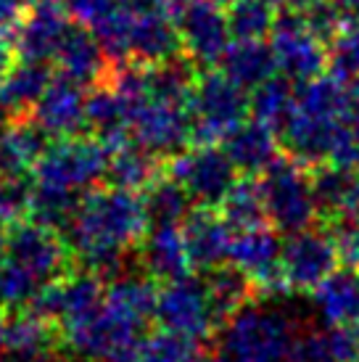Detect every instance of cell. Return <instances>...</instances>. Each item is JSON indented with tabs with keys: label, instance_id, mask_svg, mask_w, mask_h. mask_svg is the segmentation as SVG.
<instances>
[{
	"label": "cell",
	"instance_id": "277c9868",
	"mask_svg": "<svg viewBox=\"0 0 359 362\" xmlns=\"http://www.w3.org/2000/svg\"><path fill=\"white\" fill-rule=\"evenodd\" d=\"M74 357L88 362H138L148 339V322H140L103 302L100 312L69 328H61Z\"/></svg>",
	"mask_w": 359,
	"mask_h": 362
},
{
	"label": "cell",
	"instance_id": "60d3db41",
	"mask_svg": "<svg viewBox=\"0 0 359 362\" xmlns=\"http://www.w3.org/2000/svg\"><path fill=\"white\" fill-rule=\"evenodd\" d=\"M328 64L339 80H343V82L359 80V27L357 24H346V27L330 40Z\"/></svg>",
	"mask_w": 359,
	"mask_h": 362
},
{
	"label": "cell",
	"instance_id": "f5cc1de1",
	"mask_svg": "<svg viewBox=\"0 0 359 362\" xmlns=\"http://www.w3.org/2000/svg\"><path fill=\"white\" fill-rule=\"evenodd\" d=\"M6 246H8V225L0 222V264L6 259Z\"/></svg>",
	"mask_w": 359,
	"mask_h": 362
},
{
	"label": "cell",
	"instance_id": "8fae6325",
	"mask_svg": "<svg viewBox=\"0 0 359 362\" xmlns=\"http://www.w3.org/2000/svg\"><path fill=\"white\" fill-rule=\"evenodd\" d=\"M269 48L278 71L293 85L314 80L328 66V45L304 21L301 11H286L269 32Z\"/></svg>",
	"mask_w": 359,
	"mask_h": 362
},
{
	"label": "cell",
	"instance_id": "d6a6232c",
	"mask_svg": "<svg viewBox=\"0 0 359 362\" xmlns=\"http://www.w3.org/2000/svg\"><path fill=\"white\" fill-rule=\"evenodd\" d=\"M312 185L319 204V214L341 220L351 202L354 191V170H343L336 164H319L312 172Z\"/></svg>",
	"mask_w": 359,
	"mask_h": 362
},
{
	"label": "cell",
	"instance_id": "2e32d148",
	"mask_svg": "<svg viewBox=\"0 0 359 362\" xmlns=\"http://www.w3.org/2000/svg\"><path fill=\"white\" fill-rule=\"evenodd\" d=\"M71 30V16L59 0H32L24 16L11 30V42L21 59L53 61Z\"/></svg>",
	"mask_w": 359,
	"mask_h": 362
},
{
	"label": "cell",
	"instance_id": "8d00e7d4",
	"mask_svg": "<svg viewBox=\"0 0 359 362\" xmlns=\"http://www.w3.org/2000/svg\"><path fill=\"white\" fill-rule=\"evenodd\" d=\"M225 8L233 40H267L278 21L267 0H228Z\"/></svg>",
	"mask_w": 359,
	"mask_h": 362
},
{
	"label": "cell",
	"instance_id": "bcb514c9",
	"mask_svg": "<svg viewBox=\"0 0 359 362\" xmlns=\"http://www.w3.org/2000/svg\"><path fill=\"white\" fill-rule=\"evenodd\" d=\"M32 0H0V32L6 35L16 27Z\"/></svg>",
	"mask_w": 359,
	"mask_h": 362
},
{
	"label": "cell",
	"instance_id": "9f6ffc18",
	"mask_svg": "<svg viewBox=\"0 0 359 362\" xmlns=\"http://www.w3.org/2000/svg\"><path fill=\"white\" fill-rule=\"evenodd\" d=\"M180 3H182V0H180Z\"/></svg>",
	"mask_w": 359,
	"mask_h": 362
},
{
	"label": "cell",
	"instance_id": "484cf974",
	"mask_svg": "<svg viewBox=\"0 0 359 362\" xmlns=\"http://www.w3.org/2000/svg\"><path fill=\"white\" fill-rule=\"evenodd\" d=\"M48 141L50 138L32 117L11 119L8 127L0 132V175H30L50 146Z\"/></svg>",
	"mask_w": 359,
	"mask_h": 362
},
{
	"label": "cell",
	"instance_id": "9c48e42d",
	"mask_svg": "<svg viewBox=\"0 0 359 362\" xmlns=\"http://www.w3.org/2000/svg\"><path fill=\"white\" fill-rule=\"evenodd\" d=\"M280 257H283V241L278 238L275 228L257 225L246 230H233L228 262L243 275H249L257 293L267 302H280L290 293V286L280 267Z\"/></svg>",
	"mask_w": 359,
	"mask_h": 362
},
{
	"label": "cell",
	"instance_id": "f907efd6",
	"mask_svg": "<svg viewBox=\"0 0 359 362\" xmlns=\"http://www.w3.org/2000/svg\"><path fill=\"white\" fill-rule=\"evenodd\" d=\"M272 8H280V11H304L310 8L312 3H317V0H267Z\"/></svg>",
	"mask_w": 359,
	"mask_h": 362
},
{
	"label": "cell",
	"instance_id": "11a10c76",
	"mask_svg": "<svg viewBox=\"0 0 359 362\" xmlns=\"http://www.w3.org/2000/svg\"><path fill=\"white\" fill-rule=\"evenodd\" d=\"M201 362H233L230 357H225V354H217V357H209V360H201Z\"/></svg>",
	"mask_w": 359,
	"mask_h": 362
},
{
	"label": "cell",
	"instance_id": "c3c4849f",
	"mask_svg": "<svg viewBox=\"0 0 359 362\" xmlns=\"http://www.w3.org/2000/svg\"><path fill=\"white\" fill-rule=\"evenodd\" d=\"M6 362H64V357L59 354V349H42L32 354H8Z\"/></svg>",
	"mask_w": 359,
	"mask_h": 362
},
{
	"label": "cell",
	"instance_id": "f35d334b",
	"mask_svg": "<svg viewBox=\"0 0 359 362\" xmlns=\"http://www.w3.org/2000/svg\"><path fill=\"white\" fill-rule=\"evenodd\" d=\"M40 288L42 286L35 278H30L27 272L19 270L16 264H11L8 259H3V264H0V312L27 310Z\"/></svg>",
	"mask_w": 359,
	"mask_h": 362
},
{
	"label": "cell",
	"instance_id": "ffe728a7",
	"mask_svg": "<svg viewBox=\"0 0 359 362\" xmlns=\"http://www.w3.org/2000/svg\"><path fill=\"white\" fill-rule=\"evenodd\" d=\"M180 32L177 24L164 8H132L130 24V61L138 64H161L180 56Z\"/></svg>",
	"mask_w": 359,
	"mask_h": 362
},
{
	"label": "cell",
	"instance_id": "7bdbcfd3",
	"mask_svg": "<svg viewBox=\"0 0 359 362\" xmlns=\"http://www.w3.org/2000/svg\"><path fill=\"white\" fill-rule=\"evenodd\" d=\"M301 13H304V21L310 24V30L325 42H330L346 27L343 24V13L330 0H317V3H312L310 8H304Z\"/></svg>",
	"mask_w": 359,
	"mask_h": 362
},
{
	"label": "cell",
	"instance_id": "f6af8a7d",
	"mask_svg": "<svg viewBox=\"0 0 359 362\" xmlns=\"http://www.w3.org/2000/svg\"><path fill=\"white\" fill-rule=\"evenodd\" d=\"M61 6L66 8V13L71 16V21H77L82 27H93L95 21L109 13L119 0H59Z\"/></svg>",
	"mask_w": 359,
	"mask_h": 362
},
{
	"label": "cell",
	"instance_id": "1f68e13d",
	"mask_svg": "<svg viewBox=\"0 0 359 362\" xmlns=\"http://www.w3.org/2000/svg\"><path fill=\"white\" fill-rule=\"evenodd\" d=\"M143 202H146L151 225H182L196 204L185 191V185L175 180L172 175L156 177L151 182L143 191Z\"/></svg>",
	"mask_w": 359,
	"mask_h": 362
},
{
	"label": "cell",
	"instance_id": "8992f818",
	"mask_svg": "<svg viewBox=\"0 0 359 362\" xmlns=\"http://www.w3.org/2000/svg\"><path fill=\"white\" fill-rule=\"evenodd\" d=\"M188 106L193 114V141L199 146H217L233 127L249 119L251 95L225 71H206L196 77Z\"/></svg>",
	"mask_w": 359,
	"mask_h": 362
},
{
	"label": "cell",
	"instance_id": "6da1fadb",
	"mask_svg": "<svg viewBox=\"0 0 359 362\" xmlns=\"http://www.w3.org/2000/svg\"><path fill=\"white\" fill-rule=\"evenodd\" d=\"M148 228L151 220L143 196L109 185L82 196L64 235L85 270L114 281L122 275L127 252L143 241Z\"/></svg>",
	"mask_w": 359,
	"mask_h": 362
},
{
	"label": "cell",
	"instance_id": "e0dca14e",
	"mask_svg": "<svg viewBox=\"0 0 359 362\" xmlns=\"http://www.w3.org/2000/svg\"><path fill=\"white\" fill-rule=\"evenodd\" d=\"M32 119L40 124V130L53 138V141H64V138H77L85 127H88V98H85V88L77 82L59 77L50 80L45 88L42 98L37 101Z\"/></svg>",
	"mask_w": 359,
	"mask_h": 362
},
{
	"label": "cell",
	"instance_id": "ab89813d",
	"mask_svg": "<svg viewBox=\"0 0 359 362\" xmlns=\"http://www.w3.org/2000/svg\"><path fill=\"white\" fill-rule=\"evenodd\" d=\"M35 180L30 175H0V222L16 225L30 217Z\"/></svg>",
	"mask_w": 359,
	"mask_h": 362
},
{
	"label": "cell",
	"instance_id": "e575fe53",
	"mask_svg": "<svg viewBox=\"0 0 359 362\" xmlns=\"http://www.w3.org/2000/svg\"><path fill=\"white\" fill-rule=\"evenodd\" d=\"M220 214L233 230H246V228L264 225L267 209H264L259 182H254L251 177H243V180L235 182L228 196L222 199Z\"/></svg>",
	"mask_w": 359,
	"mask_h": 362
},
{
	"label": "cell",
	"instance_id": "836d02e7",
	"mask_svg": "<svg viewBox=\"0 0 359 362\" xmlns=\"http://www.w3.org/2000/svg\"><path fill=\"white\" fill-rule=\"evenodd\" d=\"M249 95L251 117L269 124L275 132L283 127V122L288 119V114L293 111V103H296V88L283 74L269 77L267 82H261L259 88H254Z\"/></svg>",
	"mask_w": 359,
	"mask_h": 362
},
{
	"label": "cell",
	"instance_id": "3957f363",
	"mask_svg": "<svg viewBox=\"0 0 359 362\" xmlns=\"http://www.w3.org/2000/svg\"><path fill=\"white\" fill-rule=\"evenodd\" d=\"M296 325L275 302H249L222 328L220 349L233 362H290Z\"/></svg>",
	"mask_w": 359,
	"mask_h": 362
},
{
	"label": "cell",
	"instance_id": "d6986e66",
	"mask_svg": "<svg viewBox=\"0 0 359 362\" xmlns=\"http://www.w3.org/2000/svg\"><path fill=\"white\" fill-rule=\"evenodd\" d=\"M53 61L61 77L77 82L80 88H95L109 77V56L93 30L82 24H71Z\"/></svg>",
	"mask_w": 359,
	"mask_h": 362
},
{
	"label": "cell",
	"instance_id": "d4e9b609",
	"mask_svg": "<svg viewBox=\"0 0 359 362\" xmlns=\"http://www.w3.org/2000/svg\"><path fill=\"white\" fill-rule=\"evenodd\" d=\"M88 127L93 138H98L109 151L132 141L130 106L109 82L95 85V90L88 95Z\"/></svg>",
	"mask_w": 359,
	"mask_h": 362
},
{
	"label": "cell",
	"instance_id": "4dcf8cb0",
	"mask_svg": "<svg viewBox=\"0 0 359 362\" xmlns=\"http://www.w3.org/2000/svg\"><path fill=\"white\" fill-rule=\"evenodd\" d=\"M61 328L32 310L11 312L6 317V346L8 354H32L42 349H59Z\"/></svg>",
	"mask_w": 359,
	"mask_h": 362
},
{
	"label": "cell",
	"instance_id": "ee69618b",
	"mask_svg": "<svg viewBox=\"0 0 359 362\" xmlns=\"http://www.w3.org/2000/svg\"><path fill=\"white\" fill-rule=\"evenodd\" d=\"M330 235L336 241L341 264L359 270V220H333Z\"/></svg>",
	"mask_w": 359,
	"mask_h": 362
},
{
	"label": "cell",
	"instance_id": "cb8c5ba5",
	"mask_svg": "<svg viewBox=\"0 0 359 362\" xmlns=\"http://www.w3.org/2000/svg\"><path fill=\"white\" fill-rule=\"evenodd\" d=\"M312 304L325 325H354L359 322V270L336 267L312 291Z\"/></svg>",
	"mask_w": 359,
	"mask_h": 362
},
{
	"label": "cell",
	"instance_id": "83f0119b",
	"mask_svg": "<svg viewBox=\"0 0 359 362\" xmlns=\"http://www.w3.org/2000/svg\"><path fill=\"white\" fill-rule=\"evenodd\" d=\"M204 283H206L209 307L217 325H225L233 315H238L251 302V293L257 291L249 275H243L233 264H222L217 270L206 272Z\"/></svg>",
	"mask_w": 359,
	"mask_h": 362
},
{
	"label": "cell",
	"instance_id": "b9f144b4",
	"mask_svg": "<svg viewBox=\"0 0 359 362\" xmlns=\"http://www.w3.org/2000/svg\"><path fill=\"white\" fill-rule=\"evenodd\" d=\"M322 341L328 346L333 362H359V322L354 325H328Z\"/></svg>",
	"mask_w": 359,
	"mask_h": 362
},
{
	"label": "cell",
	"instance_id": "681fc988",
	"mask_svg": "<svg viewBox=\"0 0 359 362\" xmlns=\"http://www.w3.org/2000/svg\"><path fill=\"white\" fill-rule=\"evenodd\" d=\"M124 6H130L135 11H146V8H177L180 0H122Z\"/></svg>",
	"mask_w": 359,
	"mask_h": 362
},
{
	"label": "cell",
	"instance_id": "5b68a950",
	"mask_svg": "<svg viewBox=\"0 0 359 362\" xmlns=\"http://www.w3.org/2000/svg\"><path fill=\"white\" fill-rule=\"evenodd\" d=\"M261 199L267 220L278 233L307 230L319 217V204L312 185V172L290 156H278L261 172Z\"/></svg>",
	"mask_w": 359,
	"mask_h": 362
},
{
	"label": "cell",
	"instance_id": "44dd1931",
	"mask_svg": "<svg viewBox=\"0 0 359 362\" xmlns=\"http://www.w3.org/2000/svg\"><path fill=\"white\" fill-rule=\"evenodd\" d=\"M140 264L153 281L170 283L193 270L180 225H151L140 241Z\"/></svg>",
	"mask_w": 359,
	"mask_h": 362
},
{
	"label": "cell",
	"instance_id": "7dc6e473",
	"mask_svg": "<svg viewBox=\"0 0 359 362\" xmlns=\"http://www.w3.org/2000/svg\"><path fill=\"white\" fill-rule=\"evenodd\" d=\"M16 48H13V42L0 32V82L6 80V74L13 69V64H16Z\"/></svg>",
	"mask_w": 359,
	"mask_h": 362
},
{
	"label": "cell",
	"instance_id": "f1b7e54d",
	"mask_svg": "<svg viewBox=\"0 0 359 362\" xmlns=\"http://www.w3.org/2000/svg\"><path fill=\"white\" fill-rule=\"evenodd\" d=\"M156 177H159V156L146 151L143 146L130 141L119 148H111L109 170H106L109 185L143 193Z\"/></svg>",
	"mask_w": 359,
	"mask_h": 362
},
{
	"label": "cell",
	"instance_id": "4316f807",
	"mask_svg": "<svg viewBox=\"0 0 359 362\" xmlns=\"http://www.w3.org/2000/svg\"><path fill=\"white\" fill-rule=\"evenodd\" d=\"M222 71L233 82H238L243 90H254L269 77H275L278 64L272 56L269 42L264 40H233L220 61Z\"/></svg>",
	"mask_w": 359,
	"mask_h": 362
},
{
	"label": "cell",
	"instance_id": "d590c367",
	"mask_svg": "<svg viewBox=\"0 0 359 362\" xmlns=\"http://www.w3.org/2000/svg\"><path fill=\"white\" fill-rule=\"evenodd\" d=\"M80 202H82L80 193L61 191V188H50V185L35 182L30 217L35 222H40V225H45V228L64 233L69 228V222L74 220Z\"/></svg>",
	"mask_w": 359,
	"mask_h": 362
},
{
	"label": "cell",
	"instance_id": "ba28073f",
	"mask_svg": "<svg viewBox=\"0 0 359 362\" xmlns=\"http://www.w3.org/2000/svg\"><path fill=\"white\" fill-rule=\"evenodd\" d=\"M132 141L153 156H177L193 141V114L188 101L146 95L130 109Z\"/></svg>",
	"mask_w": 359,
	"mask_h": 362
},
{
	"label": "cell",
	"instance_id": "603a6c76",
	"mask_svg": "<svg viewBox=\"0 0 359 362\" xmlns=\"http://www.w3.org/2000/svg\"><path fill=\"white\" fill-rule=\"evenodd\" d=\"M50 69L45 61L21 59L0 82V114L8 119L32 117V111L50 85Z\"/></svg>",
	"mask_w": 359,
	"mask_h": 362
},
{
	"label": "cell",
	"instance_id": "4fadbf2b",
	"mask_svg": "<svg viewBox=\"0 0 359 362\" xmlns=\"http://www.w3.org/2000/svg\"><path fill=\"white\" fill-rule=\"evenodd\" d=\"M235 164L222 151V146H199L185 148L170 161V175L185 185L190 199L199 206H220L230 188L238 182Z\"/></svg>",
	"mask_w": 359,
	"mask_h": 362
},
{
	"label": "cell",
	"instance_id": "816d5d0a",
	"mask_svg": "<svg viewBox=\"0 0 359 362\" xmlns=\"http://www.w3.org/2000/svg\"><path fill=\"white\" fill-rule=\"evenodd\" d=\"M336 8L343 13V16H351V19H359V0H330Z\"/></svg>",
	"mask_w": 359,
	"mask_h": 362
},
{
	"label": "cell",
	"instance_id": "7a4b0ae2",
	"mask_svg": "<svg viewBox=\"0 0 359 362\" xmlns=\"http://www.w3.org/2000/svg\"><path fill=\"white\" fill-rule=\"evenodd\" d=\"M354 103L357 101L351 98L346 82L336 74H319L304 82L296 90L293 111L278 130L280 143L290 159L301 161L304 167L328 164L341 130L349 124Z\"/></svg>",
	"mask_w": 359,
	"mask_h": 362
},
{
	"label": "cell",
	"instance_id": "db71d44e",
	"mask_svg": "<svg viewBox=\"0 0 359 362\" xmlns=\"http://www.w3.org/2000/svg\"><path fill=\"white\" fill-rule=\"evenodd\" d=\"M349 127H351V132H354V138L359 141V103H354V109H351V114H349Z\"/></svg>",
	"mask_w": 359,
	"mask_h": 362
},
{
	"label": "cell",
	"instance_id": "52a82bcc",
	"mask_svg": "<svg viewBox=\"0 0 359 362\" xmlns=\"http://www.w3.org/2000/svg\"><path fill=\"white\" fill-rule=\"evenodd\" d=\"M109 153L98 138H64L45 148L32 170V180L85 196L106 177Z\"/></svg>",
	"mask_w": 359,
	"mask_h": 362
},
{
	"label": "cell",
	"instance_id": "7402d4cb",
	"mask_svg": "<svg viewBox=\"0 0 359 362\" xmlns=\"http://www.w3.org/2000/svg\"><path fill=\"white\" fill-rule=\"evenodd\" d=\"M220 146L235 164V170L246 175H259L280 156V135L254 117L233 127Z\"/></svg>",
	"mask_w": 359,
	"mask_h": 362
},
{
	"label": "cell",
	"instance_id": "7c38bea8",
	"mask_svg": "<svg viewBox=\"0 0 359 362\" xmlns=\"http://www.w3.org/2000/svg\"><path fill=\"white\" fill-rule=\"evenodd\" d=\"M175 24L182 51L196 66L220 64L233 42L228 24V8L222 0H182L175 8Z\"/></svg>",
	"mask_w": 359,
	"mask_h": 362
},
{
	"label": "cell",
	"instance_id": "5bb4252c",
	"mask_svg": "<svg viewBox=\"0 0 359 362\" xmlns=\"http://www.w3.org/2000/svg\"><path fill=\"white\" fill-rule=\"evenodd\" d=\"M156 320L167 331L188 333L204 341L217 328L209 307L206 283L190 272L177 281L164 283L156 296Z\"/></svg>",
	"mask_w": 359,
	"mask_h": 362
},
{
	"label": "cell",
	"instance_id": "9a60e30c",
	"mask_svg": "<svg viewBox=\"0 0 359 362\" xmlns=\"http://www.w3.org/2000/svg\"><path fill=\"white\" fill-rule=\"evenodd\" d=\"M339 262L336 241H333L330 230L307 228V230L288 235V241L283 243L280 267H283L290 291L312 293L339 267Z\"/></svg>",
	"mask_w": 359,
	"mask_h": 362
},
{
	"label": "cell",
	"instance_id": "30bf717a",
	"mask_svg": "<svg viewBox=\"0 0 359 362\" xmlns=\"http://www.w3.org/2000/svg\"><path fill=\"white\" fill-rule=\"evenodd\" d=\"M71 257L74 254L66 238H61V233L53 228H45L35 220L16 222L8 228L6 259L27 272L30 278H35L40 286L66 278Z\"/></svg>",
	"mask_w": 359,
	"mask_h": 362
},
{
	"label": "cell",
	"instance_id": "ac0fdd59",
	"mask_svg": "<svg viewBox=\"0 0 359 362\" xmlns=\"http://www.w3.org/2000/svg\"><path fill=\"white\" fill-rule=\"evenodd\" d=\"M180 228L185 235L190 264L196 270L211 272L228 262L233 228L222 220L220 211H214L211 206H199L190 211Z\"/></svg>",
	"mask_w": 359,
	"mask_h": 362
},
{
	"label": "cell",
	"instance_id": "f546056e",
	"mask_svg": "<svg viewBox=\"0 0 359 362\" xmlns=\"http://www.w3.org/2000/svg\"><path fill=\"white\" fill-rule=\"evenodd\" d=\"M61 291H64V307H61L59 328H69L74 322L88 320L95 312H100L106 302V283L90 270L66 275L61 281Z\"/></svg>",
	"mask_w": 359,
	"mask_h": 362
},
{
	"label": "cell",
	"instance_id": "74e56055",
	"mask_svg": "<svg viewBox=\"0 0 359 362\" xmlns=\"http://www.w3.org/2000/svg\"><path fill=\"white\" fill-rule=\"evenodd\" d=\"M204 360V349H201V339H193L188 333L177 331H161L151 333L138 362H201Z\"/></svg>",
	"mask_w": 359,
	"mask_h": 362
}]
</instances>
